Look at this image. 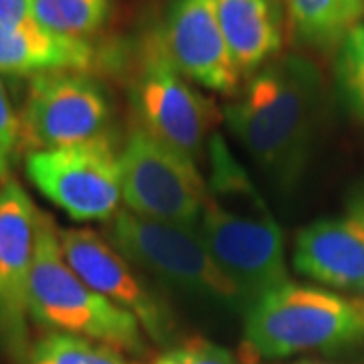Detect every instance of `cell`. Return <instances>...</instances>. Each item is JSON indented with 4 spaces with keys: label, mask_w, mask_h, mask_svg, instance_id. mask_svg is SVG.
Masks as SVG:
<instances>
[{
    "label": "cell",
    "mask_w": 364,
    "mask_h": 364,
    "mask_svg": "<svg viewBox=\"0 0 364 364\" xmlns=\"http://www.w3.org/2000/svg\"><path fill=\"white\" fill-rule=\"evenodd\" d=\"M245 342L261 358L338 350L364 342V296L287 282L249 306Z\"/></svg>",
    "instance_id": "277c9868"
},
{
    "label": "cell",
    "mask_w": 364,
    "mask_h": 364,
    "mask_svg": "<svg viewBox=\"0 0 364 364\" xmlns=\"http://www.w3.org/2000/svg\"><path fill=\"white\" fill-rule=\"evenodd\" d=\"M338 77L350 104L364 114V21L340 43Z\"/></svg>",
    "instance_id": "d6986e66"
},
{
    "label": "cell",
    "mask_w": 364,
    "mask_h": 364,
    "mask_svg": "<svg viewBox=\"0 0 364 364\" xmlns=\"http://www.w3.org/2000/svg\"><path fill=\"white\" fill-rule=\"evenodd\" d=\"M28 181L75 221H112L122 200L119 154L107 136L75 146L35 150L26 158Z\"/></svg>",
    "instance_id": "52a82bcc"
},
{
    "label": "cell",
    "mask_w": 364,
    "mask_h": 364,
    "mask_svg": "<svg viewBox=\"0 0 364 364\" xmlns=\"http://www.w3.org/2000/svg\"><path fill=\"white\" fill-rule=\"evenodd\" d=\"M95 47L87 39L55 35L43 26H0V73L31 75L55 71L87 73L95 63Z\"/></svg>",
    "instance_id": "9a60e30c"
},
{
    "label": "cell",
    "mask_w": 364,
    "mask_h": 364,
    "mask_svg": "<svg viewBox=\"0 0 364 364\" xmlns=\"http://www.w3.org/2000/svg\"><path fill=\"white\" fill-rule=\"evenodd\" d=\"M208 160L207 196L196 229L249 308L289 282L284 233L221 136L208 142Z\"/></svg>",
    "instance_id": "6da1fadb"
},
{
    "label": "cell",
    "mask_w": 364,
    "mask_h": 364,
    "mask_svg": "<svg viewBox=\"0 0 364 364\" xmlns=\"http://www.w3.org/2000/svg\"><path fill=\"white\" fill-rule=\"evenodd\" d=\"M59 245L67 265L83 284L134 314L150 338H170L172 314L166 301L146 286L144 277L109 241L90 229H63L59 231Z\"/></svg>",
    "instance_id": "30bf717a"
},
{
    "label": "cell",
    "mask_w": 364,
    "mask_h": 364,
    "mask_svg": "<svg viewBox=\"0 0 364 364\" xmlns=\"http://www.w3.org/2000/svg\"><path fill=\"white\" fill-rule=\"evenodd\" d=\"M223 37L241 75L273 61L284 45L277 0H215Z\"/></svg>",
    "instance_id": "5bb4252c"
},
{
    "label": "cell",
    "mask_w": 364,
    "mask_h": 364,
    "mask_svg": "<svg viewBox=\"0 0 364 364\" xmlns=\"http://www.w3.org/2000/svg\"><path fill=\"white\" fill-rule=\"evenodd\" d=\"M152 364H237L233 354L219 344L195 340L160 354Z\"/></svg>",
    "instance_id": "ffe728a7"
},
{
    "label": "cell",
    "mask_w": 364,
    "mask_h": 364,
    "mask_svg": "<svg viewBox=\"0 0 364 364\" xmlns=\"http://www.w3.org/2000/svg\"><path fill=\"white\" fill-rule=\"evenodd\" d=\"M324 100L322 75L312 61L289 53L257 69L225 119L247 154L284 186L304 170Z\"/></svg>",
    "instance_id": "7a4b0ae2"
},
{
    "label": "cell",
    "mask_w": 364,
    "mask_h": 364,
    "mask_svg": "<svg viewBox=\"0 0 364 364\" xmlns=\"http://www.w3.org/2000/svg\"><path fill=\"white\" fill-rule=\"evenodd\" d=\"M122 198L130 213L154 221L196 227L207 182L195 160L136 126L119 152Z\"/></svg>",
    "instance_id": "8992f818"
},
{
    "label": "cell",
    "mask_w": 364,
    "mask_h": 364,
    "mask_svg": "<svg viewBox=\"0 0 364 364\" xmlns=\"http://www.w3.org/2000/svg\"><path fill=\"white\" fill-rule=\"evenodd\" d=\"M142 128L193 160L203 154L215 107L170 61L160 35L146 41L130 87Z\"/></svg>",
    "instance_id": "ba28073f"
},
{
    "label": "cell",
    "mask_w": 364,
    "mask_h": 364,
    "mask_svg": "<svg viewBox=\"0 0 364 364\" xmlns=\"http://www.w3.org/2000/svg\"><path fill=\"white\" fill-rule=\"evenodd\" d=\"M160 41L188 81L223 95L239 91L241 73L223 37L215 0H170Z\"/></svg>",
    "instance_id": "7c38bea8"
},
{
    "label": "cell",
    "mask_w": 364,
    "mask_h": 364,
    "mask_svg": "<svg viewBox=\"0 0 364 364\" xmlns=\"http://www.w3.org/2000/svg\"><path fill=\"white\" fill-rule=\"evenodd\" d=\"M289 364H328V363H320V360H298V363H289Z\"/></svg>",
    "instance_id": "cb8c5ba5"
},
{
    "label": "cell",
    "mask_w": 364,
    "mask_h": 364,
    "mask_svg": "<svg viewBox=\"0 0 364 364\" xmlns=\"http://www.w3.org/2000/svg\"><path fill=\"white\" fill-rule=\"evenodd\" d=\"M21 134H23L21 119L14 114L9 93L4 90V83L0 81V150L9 158L13 156Z\"/></svg>",
    "instance_id": "44dd1931"
},
{
    "label": "cell",
    "mask_w": 364,
    "mask_h": 364,
    "mask_svg": "<svg viewBox=\"0 0 364 364\" xmlns=\"http://www.w3.org/2000/svg\"><path fill=\"white\" fill-rule=\"evenodd\" d=\"M9 168H11V158L0 150V181H9Z\"/></svg>",
    "instance_id": "603a6c76"
},
{
    "label": "cell",
    "mask_w": 364,
    "mask_h": 364,
    "mask_svg": "<svg viewBox=\"0 0 364 364\" xmlns=\"http://www.w3.org/2000/svg\"><path fill=\"white\" fill-rule=\"evenodd\" d=\"M294 267L318 284L364 296V208L301 229L294 245Z\"/></svg>",
    "instance_id": "4fadbf2b"
},
{
    "label": "cell",
    "mask_w": 364,
    "mask_h": 364,
    "mask_svg": "<svg viewBox=\"0 0 364 364\" xmlns=\"http://www.w3.org/2000/svg\"><path fill=\"white\" fill-rule=\"evenodd\" d=\"M28 314L53 332L95 340L132 354L146 350L138 318L79 279L61 253L55 223L43 213H37L35 225Z\"/></svg>",
    "instance_id": "3957f363"
},
{
    "label": "cell",
    "mask_w": 364,
    "mask_h": 364,
    "mask_svg": "<svg viewBox=\"0 0 364 364\" xmlns=\"http://www.w3.org/2000/svg\"><path fill=\"white\" fill-rule=\"evenodd\" d=\"M112 105L100 81L79 71L31 77L21 128L39 150L75 146L102 136Z\"/></svg>",
    "instance_id": "9c48e42d"
},
{
    "label": "cell",
    "mask_w": 364,
    "mask_h": 364,
    "mask_svg": "<svg viewBox=\"0 0 364 364\" xmlns=\"http://www.w3.org/2000/svg\"><path fill=\"white\" fill-rule=\"evenodd\" d=\"M37 208L18 182L0 188V340L16 360L28 356V284Z\"/></svg>",
    "instance_id": "8fae6325"
},
{
    "label": "cell",
    "mask_w": 364,
    "mask_h": 364,
    "mask_svg": "<svg viewBox=\"0 0 364 364\" xmlns=\"http://www.w3.org/2000/svg\"><path fill=\"white\" fill-rule=\"evenodd\" d=\"M107 235L132 265L154 275L162 286L186 298L247 312L241 291L210 257L196 227L154 221L124 210L109 221Z\"/></svg>",
    "instance_id": "5b68a950"
},
{
    "label": "cell",
    "mask_w": 364,
    "mask_h": 364,
    "mask_svg": "<svg viewBox=\"0 0 364 364\" xmlns=\"http://www.w3.org/2000/svg\"><path fill=\"white\" fill-rule=\"evenodd\" d=\"M31 11L45 31L87 39L107 23L112 0H31Z\"/></svg>",
    "instance_id": "e0dca14e"
},
{
    "label": "cell",
    "mask_w": 364,
    "mask_h": 364,
    "mask_svg": "<svg viewBox=\"0 0 364 364\" xmlns=\"http://www.w3.org/2000/svg\"><path fill=\"white\" fill-rule=\"evenodd\" d=\"M37 25L31 11V0H0V26L26 28Z\"/></svg>",
    "instance_id": "7402d4cb"
},
{
    "label": "cell",
    "mask_w": 364,
    "mask_h": 364,
    "mask_svg": "<svg viewBox=\"0 0 364 364\" xmlns=\"http://www.w3.org/2000/svg\"><path fill=\"white\" fill-rule=\"evenodd\" d=\"M26 364H134L119 350L63 332H51L28 350Z\"/></svg>",
    "instance_id": "ac0fdd59"
},
{
    "label": "cell",
    "mask_w": 364,
    "mask_h": 364,
    "mask_svg": "<svg viewBox=\"0 0 364 364\" xmlns=\"http://www.w3.org/2000/svg\"><path fill=\"white\" fill-rule=\"evenodd\" d=\"M294 37L310 47H336L364 21V0H284Z\"/></svg>",
    "instance_id": "2e32d148"
}]
</instances>
